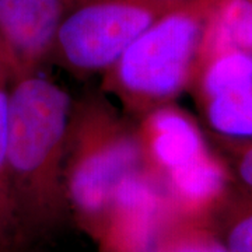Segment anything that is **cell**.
<instances>
[{"label":"cell","mask_w":252,"mask_h":252,"mask_svg":"<svg viewBox=\"0 0 252 252\" xmlns=\"http://www.w3.org/2000/svg\"><path fill=\"white\" fill-rule=\"evenodd\" d=\"M73 104L67 91L38 72L9 83L7 160L30 247L70 216L63 167Z\"/></svg>","instance_id":"cell-1"},{"label":"cell","mask_w":252,"mask_h":252,"mask_svg":"<svg viewBox=\"0 0 252 252\" xmlns=\"http://www.w3.org/2000/svg\"><path fill=\"white\" fill-rule=\"evenodd\" d=\"M144 167L137 132L101 95L73 104L63 182L70 215L95 240L104 234L119 184Z\"/></svg>","instance_id":"cell-2"},{"label":"cell","mask_w":252,"mask_h":252,"mask_svg":"<svg viewBox=\"0 0 252 252\" xmlns=\"http://www.w3.org/2000/svg\"><path fill=\"white\" fill-rule=\"evenodd\" d=\"M223 0H181L127 48L102 90L137 119L192 86L209 23Z\"/></svg>","instance_id":"cell-3"},{"label":"cell","mask_w":252,"mask_h":252,"mask_svg":"<svg viewBox=\"0 0 252 252\" xmlns=\"http://www.w3.org/2000/svg\"><path fill=\"white\" fill-rule=\"evenodd\" d=\"M181 0H77L59 24L51 59L77 77L107 73Z\"/></svg>","instance_id":"cell-4"},{"label":"cell","mask_w":252,"mask_h":252,"mask_svg":"<svg viewBox=\"0 0 252 252\" xmlns=\"http://www.w3.org/2000/svg\"><path fill=\"white\" fill-rule=\"evenodd\" d=\"M175 220L160 180L143 167L119 184L98 243L104 252H144Z\"/></svg>","instance_id":"cell-5"},{"label":"cell","mask_w":252,"mask_h":252,"mask_svg":"<svg viewBox=\"0 0 252 252\" xmlns=\"http://www.w3.org/2000/svg\"><path fill=\"white\" fill-rule=\"evenodd\" d=\"M66 0H0V69L10 81L51 59Z\"/></svg>","instance_id":"cell-6"},{"label":"cell","mask_w":252,"mask_h":252,"mask_svg":"<svg viewBox=\"0 0 252 252\" xmlns=\"http://www.w3.org/2000/svg\"><path fill=\"white\" fill-rule=\"evenodd\" d=\"M136 126L144 167L158 180L207 150L198 125L172 102L146 112Z\"/></svg>","instance_id":"cell-7"},{"label":"cell","mask_w":252,"mask_h":252,"mask_svg":"<svg viewBox=\"0 0 252 252\" xmlns=\"http://www.w3.org/2000/svg\"><path fill=\"white\" fill-rule=\"evenodd\" d=\"M180 220L209 221L230 192V172L209 150L160 178Z\"/></svg>","instance_id":"cell-8"},{"label":"cell","mask_w":252,"mask_h":252,"mask_svg":"<svg viewBox=\"0 0 252 252\" xmlns=\"http://www.w3.org/2000/svg\"><path fill=\"white\" fill-rule=\"evenodd\" d=\"M225 51L252 54V0H223L219 4L207 27L199 66Z\"/></svg>","instance_id":"cell-9"},{"label":"cell","mask_w":252,"mask_h":252,"mask_svg":"<svg viewBox=\"0 0 252 252\" xmlns=\"http://www.w3.org/2000/svg\"><path fill=\"white\" fill-rule=\"evenodd\" d=\"M10 80L0 73V252H28L18 217L7 160V102Z\"/></svg>","instance_id":"cell-10"},{"label":"cell","mask_w":252,"mask_h":252,"mask_svg":"<svg viewBox=\"0 0 252 252\" xmlns=\"http://www.w3.org/2000/svg\"><path fill=\"white\" fill-rule=\"evenodd\" d=\"M193 84L199 101L219 93L252 87V54L225 51L210 56L199 66Z\"/></svg>","instance_id":"cell-11"},{"label":"cell","mask_w":252,"mask_h":252,"mask_svg":"<svg viewBox=\"0 0 252 252\" xmlns=\"http://www.w3.org/2000/svg\"><path fill=\"white\" fill-rule=\"evenodd\" d=\"M209 126L228 139H252V87L219 93L200 99Z\"/></svg>","instance_id":"cell-12"},{"label":"cell","mask_w":252,"mask_h":252,"mask_svg":"<svg viewBox=\"0 0 252 252\" xmlns=\"http://www.w3.org/2000/svg\"><path fill=\"white\" fill-rule=\"evenodd\" d=\"M209 219L228 252H252V193L233 195L230 190Z\"/></svg>","instance_id":"cell-13"},{"label":"cell","mask_w":252,"mask_h":252,"mask_svg":"<svg viewBox=\"0 0 252 252\" xmlns=\"http://www.w3.org/2000/svg\"><path fill=\"white\" fill-rule=\"evenodd\" d=\"M162 252H228L216 231L207 221H172L158 241Z\"/></svg>","instance_id":"cell-14"},{"label":"cell","mask_w":252,"mask_h":252,"mask_svg":"<svg viewBox=\"0 0 252 252\" xmlns=\"http://www.w3.org/2000/svg\"><path fill=\"white\" fill-rule=\"evenodd\" d=\"M234 171L245 190L252 193V142L243 144L237 152Z\"/></svg>","instance_id":"cell-15"},{"label":"cell","mask_w":252,"mask_h":252,"mask_svg":"<svg viewBox=\"0 0 252 252\" xmlns=\"http://www.w3.org/2000/svg\"><path fill=\"white\" fill-rule=\"evenodd\" d=\"M144 252H162L160 248H158V245L157 247H154V248H150V250H147V251Z\"/></svg>","instance_id":"cell-16"},{"label":"cell","mask_w":252,"mask_h":252,"mask_svg":"<svg viewBox=\"0 0 252 252\" xmlns=\"http://www.w3.org/2000/svg\"><path fill=\"white\" fill-rule=\"evenodd\" d=\"M74 1H77V0H66L67 6H69V4H72V3H74Z\"/></svg>","instance_id":"cell-17"},{"label":"cell","mask_w":252,"mask_h":252,"mask_svg":"<svg viewBox=\"0 0 252 252\" xmlns=\"http://www.w3.org/2000/svg\"><path fill=\"white\" fill-rule=\"evenodd\" d=\"M0 73H1V74H4V73L1 72V69H0ZM4 76H6V74H4ZM6 77H7V76H6Z\"/></svg>","instance_id":"cell-18"}]
</instances>
